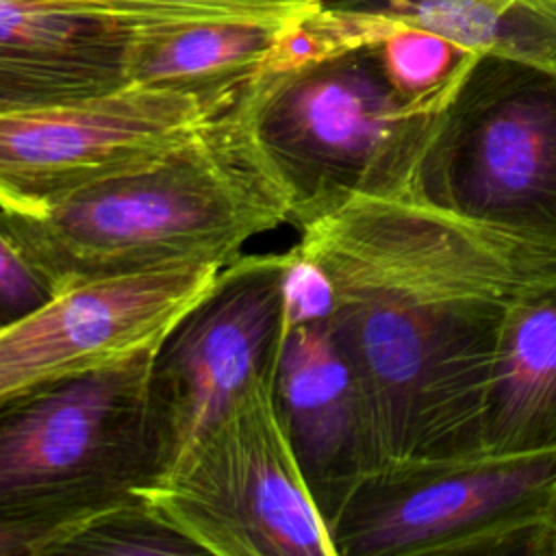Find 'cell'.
I'll return each mask as SVG.
<instances>
[{
    "label": "cell",
    "mask_w": 556,
    "mask_h": 556,
    "mask_svg": "<svg viewBox=\"0 0 556 556\" xmlns=\"http://www.w3.org/2000/svg\"><path fill=\"white\" fill-rule=\"evenodd\" d=\"M556 447V271L510 300L484 391L478 452Z\"/></svg>",
    "instance_id": "obj_13"
},
{
    "label": "cell",
    "mask_w": 556,
    "mask_h": 556,
    "mask_svg": "<svg viewBox=\"0 0 556 556\" xmlns=\"http://www.w3.org/2000/svg\"><path fill=\"white\" fill-rule=\"evenodd\" d=\"M549 556H556V528H554L552 541H549Z\"/></svg>",
    "instance_id": "obj_22"
},
{
    "label": "cell",
    "mask_w": 556,
    "mask_h": 556,
    "mask_svg": "<svg viewBox=\"0 0 556 556\" xmlns=\"http://www.w3.org/2000/svg\"><path fill=\"white\" fill-rule=\"evenodd\" d=\"M243 91L146 163L37 213L0 208L54 293L167 265L224 267L245 241L289 224V198L256 143Z\"/></svg>",
    "instance_id": "obj_2"
},
{
    "label": "cell",
    "mask_w": 556,
    "mask_h": 556,
    "mask_svg": "<svg viewBox=\"0 0 556 556\" xmlns=\"http://www.w3.org/2000/svg\"><path fill=\"white\" fill-rule=\"evenodd\" d=\"M243 89L130 83L102 96L0 113V208L37 213L146 163L228 109Z\"/></svg>",
    "instance_id": "obj_9"
},
{
    "label": "cell",
    "mask_w": 556,
    "mask_h": 556,
    "mask_svg": "<svg viewBox=\"0 0 556 556\" xmlns=\"http://www.w3.org/2000/svg\"><path fill=\"white\" fill-rule=\"evenodd\" d=\"M556 447L391 460L330 526L337 556H549Z\"/></svg>",
    "instance_id": "obj_5"
},
{
    "label": "cell",
    "mask_w": 556,
    "mask_h": 556,
    "mask_svg": "<svg viewBox=\"0 0 556 556\" xmlns=\"http://www.w3.org/2000/svg\"><path fill=\"white\" fill-rule=\"evenodd\" d=\"M289 22L265 17L152 22L137 39L128 78L132 85L198 91L243 89Z\"/></svg>",
    "instance_id": "obj_14"
},
{
    "label": "cell",
    "mask_w": 556,
    "mask_h": 556,
    "mask_svg": "<svg viewBox=\"0 0 556 556\" xmlns=\"http://www.w3.org/2000/svg\"><path fill=\"white\" fill-rule=\"evenodd\" d=\"M334 287L328 317L380 467L478 452L497 330L556 250L419 198L356 195L300 230Z\"/></svg>",
    "instance_id": "obj_1"
},
{
    "label": "cell",
    "mask_w": 556,
    "mask_h": 556,
    "mask_svg": "<svg viewBox=\"0 0 556 556\" xmlns=\"http://www.w3.org/2000/svg\"><path fill=\"white\" fill-rule=\"evenodd\" d=\"M376 50L389 83L408 98H432L458 89L482 54L437 33L400 22L376 41Z\"/></svg>",
    "instance_id": "obj_17"
},
{
    "label": "cell",
    "mask_w": 556,
    "mask_h": 556,
    "mask_svg": "<svg viewBox=\"0 0 556 556\" xmlns=\"http://www.w3.org/2000/svg\"><path fill=\"white\" fill-rule=\"evenodd\" d=\"M159 20L48 0H0V113L102 96L130 85L141 30Z\"/></svg>",
    "instance_id": "obj_12"
},
{
    "label": "cell",
    "mask_w": 556,
    "mask_h": 556,
    "mask_svg": "<svg viewBox=\"0 0 556 556\" xmlns=\"http://www.w3.org/2000/svg\"><path fill=\"white\" fill-rule=\"evenodd\" d=\"M93 13L150 17V20H204V17H265L293 20L328 0H48Z\"/></svg>",
    "instance_id": "obj_18"
},
{
    "label": "cell",
    "mask_w": 556,
    "mask_h": 556,
    "mask_svg": "<svg viewBox=\"0 0 556 556\" xmlns=\"http://www.w3.org/2000/svg\"><path fill=\"white\" fill-rule=\"evenodd\" d=\"M454 93H400L369 43L256 74L243 100L289 198V224L302 230L356 195L417 198L421 159Z\"/></svg>",
    "instance_id": "obj_3"
},
{
    "label": "cell",
    "mask_w": 556,
    "mask_h": 556,
    "mask_svg": "<svg viewBox=\"0 0 556 556\" xmlns=\"http://www.w3.org/2000/svg\"><path fill=\"white\" fill-rule=\"evenodd\" d=\"M159 343L0 408L2 523L67 526L161 478L150 404Z\"/></svg>",
    "instance_id": "obj_4"
},
{
    "label": "cell",
    "mask_w": 556,
    "mask_h": 556,
    "mask_svg": "<svg viewBox=\"0 0 556 556\" xmlns=\"http://www.w3.org/2000/svg\"><path fill=\"white\" fill-rule=\"evenodd\" d=\"M282 328L324 321L334 308V287L328 274L298 248L287 250L282 269Z\"/></svg>",
    "instance_id": "obj_19"
},
{
    "label": "cell",
    "mask_w": 556,
    "mask_h": 556,
    "mask_svg": "<svg viewBox=\"0 0 556 556\" xmlns=\"http://www.w3.org/2000/svg\"><path fill=\"white\" fill-rule=\"evenodd\" d=\"M67 526L54 528V526H41V523H2L0 521V556H43L50 541Z\"/></svg>",
    "instance_id": "obj_21"
},
{
    "label": "cell",
    "mask_w": 556,
    "mask_h": 556,
    "mask_svg": "<svg viewBox=\"0 0 556 556\" xmlns=\"http://www.w3.org/2000/svg\"><path fill=\"white\" fill-rule=\"evenodd\" d=\"M52 295L48 278L0 222V328L37 311Z\"/></svg>",
    "instance_id": "obj_20"
},
{
    "label": "cell",
    "mask_w": 556,
    "mask_h": 556,
    "mask_svg": "<svg viewBox=\"0 0 556 556\" xmlns=\"http://www.w3.org/2000/svg\"><path fill=\"white\" fill-rule=\"evenodd\" d=\"M271 378L254 382L143 493L202 554L337 556L280 426Z\"/></svg>",
    "instance_id": "obj_7"
},
{
    "label": "cell",
    "mask_w": 556,
    "mask_h": 556,
    "mask_svg": "<svg viewBox=\"0 0 556 556\" xmlns=\"http://www.w3.org/2000/svg\"><path fill=\"white\" fill-rule=\"evenodd\" d=\"M376 9L469 50L556 72V0H332Z\"/></svg>",
    "instance_id": "obj_15"
},
{
    "label": "cell",
    "mask_w": 556,
    "mask_h": 556,
    "mask_svg": "<svg viewBox=\"0 0 556 556\" xmlns=\"http://www.w3.org/2000/svg\"><path fill=\"white\" fill-rule=\"evenodd\" d=\"M285 263L287 252L239 254L156 345L150 404L161 478L254 382L274 376L285 339Z\"/></svg>",
    "instance_id": "obj_8"
},
{
    "label": "cell",
    "mask_w": 556,
    "mask_h": 556,
    "mask_svg": "<svg viewBox=\"0 0 556 556\" xmlns=\"http://www.w3.org/2000/svg\"><path fill=\"white\" fill-rule=\"evenodd\" d=\"M219 271V265H167L54 293L0 328V408L159 343Z\"/></svg>",
    "instance_id": "obj_10"
},
{
    "label": "cell",
    "mask_w": 556,
    "mask_h": 556,
    "mask_svg": "<svg viewBox=\"0 0 556 556\" xmlns=\"http://www.w3.org/2000/svg\"><path fill=\"white\" fill-rule=\"evenodd\" d=\"M417 198L556 250V72L480 54L426 148Z\"/></svg>",
    "instance_id": "obj_6"
},
{
    "label": "cell",
    "mask_w": 556,
    "mask_h": 556,
    "mask_svg": "<svg viewBox=\"0 0 556 556\" xmlns=\"http://www.w3.org/2000/svg\"><path fill=\"white\" fill-rule=\"evenodd\" d=\"M274 406L306 486L330 530L354 486L380 467L365 404L330 321L285 332Z\"/></svg>",
    "instance_id": "obj_11"
},
{
    "label": "cell",
    "mask_w": 556,
    "mask_h": 556,
    "mask_svg": "<svg viewBox=\"0 0 556 556\" xmlns=\"http://www.w3.org/2000/svg\"><path fill=\"white\" fill-rule=\"evenodd\" d=\"M154 556L202 554L200 547L176 530L154 502L132 493L115 504L98 508L63 528L43 556Z\"/></svg>",
    "instance_id": "obj_16"
}]
</instances>
